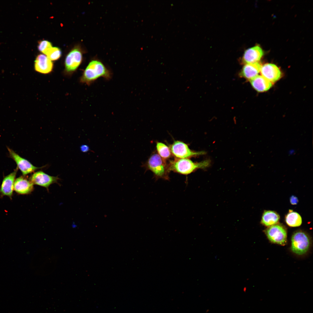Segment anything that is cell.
I'll use <instances>...</instances> for the list:
<instances>
[{"instance_id": "6da1fadb", "label": "cell", "mask_w": 313, "mask_h": 313, "mask_svg": "<svg viewBox=\"0 0 313 313\" xmlns=\"http://www.w3.org/2000/svg\"><path fill=\"white\" fill-rule=\"evenodd\" d=\"M210 164L209 160L195 163L188 159H176L170 161L168 165L170 171H172L180 174L187 175L198 168H205Z\"/></svg>"}, {"instance_id": "7a4b0ae2", "label": "cell", "mask_w": 313, "mask_h": 313, "mask_svg": "<svg viewBox=\"0 0 313 313\" xmlns=\"http://www.w3.org/2000/svg\"><path fill=\"white\" fill-rule=\"evenodd\" d=\"M110 76L109 72L101 62L92 60L88 64L81 78L83 83H89L100 77L106 78Z\"/></svg>"}, {"instance_id": "3957f363", "label": "cell", "mask_w": 313, "mask_h": 313, "mask_svg": "<svg viewBox=\"0 0 313 313\" xmlns=\"http://www.w3.org/2000/svg\"><path fill=\"white\" fill-rule=\"evenodd\" d=\"M146 166L153 172L156 179L169 180L170 171L168 165H167L164 159L158 154L154 153L150 156L147 162Z\"/></svg>"}, {"instance_id": "277c9868", "label": "cell", "mask_w": 313, "mask_h": 313, "mask_svg": "<svg viewBox=\"0 0 313 313\" xmlns=\"http://www.w3.org/2000/svg\"><path fill=\"white\" fill-rule=\"evenodd\" d=\"M291 249L294 253L303 255L308 251L310 241L307 235L304 232L298 231L293 235L291 239Z\"/></svg>"}, {"instance_id": "5b68a950", "label": "cell", "mask_w": 313, "mask_h": 313, "mask_svg": "<svg viewBox=\"0 0 313 313\" xmlns=\"http://www.w3.org/2000/svg\"><path fill=\"white\" fill-rule=\"evenodd\" d=\"M170 150L172 154L179 159H185L197 155H203L204 151L195 152L191 150L188 145L180 141H176L170 145Z\"/></svg>"}, {"instance_id": "8992f818", "label": "cell", "mask_w": 313, "mask_h": 313, "mask_svg": "<svg viewBox=\"0 0 313 313\" xmlns=\"http://www.w3.org/2000/svg\"><path fill=\"white\" fill-rule=\"evenodd\" d=\"M265 232L268 238L272 242L281 245L286 244L287 232L282 225H274L270 226L266 230Z\"/></svg>"}, {"instance_id": "52a82bcc", "label": "cell", "mask_w": 313, "mask_h": 313, "mask_svg": "<svg viewBox=\"0 0 313 313\" xmlns=\"http://www.w3.org/2000/svg\"><path fill=\"white\" fill-rule=\"evenodd\" d=\"M10 157L15 162L23 175H26L40 168L35 166L27 160L22 157L12 149L7 147Z\"/></svg>"}, {"instance_id": "ba28073f", "label": "cell", "mask_w": 313, "mask_h": 313, "mask_svg": "<svg viewBox=\"0 0 313 313\" xmlns=\"http://www.w3.org/2000/svg\"><path fill=\"white\" fill-rule=\"evenodd\" d=\"M59 178L49 175L42 171L34 172L30 177V180L34 185L45 187L48 189L52 184L57 183Z\"/></svg>"}, {"instance_id": "9c48e42d", "label": "cell", "mask_w": 313, "mask_h": 313, "mask_svg": "<svg viewBox=\"0 0 313 313\" xmlns=\"http://www.w3.org/2000/svg\"><path fill=\"white\" fill-rule=\"evenodd\" d=\"M82 55L79 49L72 50L67 55L65 61V68L68 72L75 71L81 63Z\"/></svg>"}, {"instance_id": "30bf717a", "label": "cell", "mask_w": 313, "mask_h": 313, "mask_svg": "<svg viewBox=\"0 0 313 313\" xmlns=\"http://www.w3.org/2000/svg\"><path fill=\"white\" fill-rule=\"evenodd\" d=\"M260 72L262 76L271 82L279 80L281 76V72L276 65L267 63L261 66Z\"/></svg>"}, {"instance_id": "8fae6325", "label": "cell", "mask_w": 313, "mask_h": 313, "mask_svg": "<svg viewBox=\"0 0 313 313\" xmlns=\"http://www.w3.org/2000/svg\"><path fill=\"white\" fill-rule=\"evenodd\" d=\"M263 55L262 48L256 46L246 50L242 58V63L247 64L258 62Z\"/></svg>"}, {"instance_id": "7c38bea8", "label": "cell", "mask_w": 313, "mask_h": 313, "mask_svg": "<svg viewBox=\"0 0 313 313\" xmlns=\"http://www.w3.org/2000/svg\"><path fill=\"white\" fill-rule=\"evenodd\" d=\"M18 168L3 178L0 188V192L3 195L11 198L13 194L14 184Z\"/></svg>"}, {"instance_id": "4fadbf2b", "label": "cell", "mask_w": 313, "mask_h": 313, "mask_svg": "<svg viewBox=\"0 0 313 313\" xmlns=\"http://www.w3.org/2000/svg\"><path fill=\"white\" fill-rule=\"evenodd\" d=\"M53 64L51 61L43 54H40L36 57L34 62V68L37 72L42 74L49 73L52 70Z\"/></svg>"}, {"instance_id": "5bb4252c", "label": "cell", "mask_w": 313, "mask_h": 313, "mask_svg": "<svg viewBox=\"0 0 313 313\" xmlns=\"http://www.w3.org/2000/svg\"><path fill=\"white\" fill-rule=\"evenodd\" d=\"M33 189V184L30 180H28L25 177H19L15 180L14 189L19 194H29L32 191Z\"/></svg>"}, {"instance_id": "9a60e30c", "label": "cell", "mask_w": 313, "mask_h": 313, "mask_svg": "<svg viewBox=\"0 0 313 313\" xmlns=\"http://www.w3.org/2000/svg\"><path fill=\"white\" fill-rule=\"evenodd\" d=\"M261 66L258 62L245 64L240 72L239 75L250 81L258 75Z\"/></svg>"}, {"instance_id": "2e32d148", "label": "cell", "mask_w": 313, "mask_h": 313, "mask_svg": "<svg viewBox=\"0 0 313 313\" xmlns=\"http://www.w3.org/2000/svg\"><path fill=\"white\" fill-rule=\"evenodd\" d=\"M253 88L258 92H261L268 90L272 86L271 82L263 76L257 75L250 80Z\"/></svg>"}, {"instance_id": "e0dca14e", "label": "cell", "mask_w": 313, "mask_h": 313, "mask_svg": "<svg viewBox=\"0 0 313 313\" xmlns=\"http://www.w3.org/2000/svg\"><path fill=\"white\" fill-rule=\"evenodd\" d=\"M279 219V215L275 212L271 210L265 211L262 215L261 223L266 226H270L277 223Z\"/></svg>"}, {"instance_id": "ac0fdd59", "label": "cell", "mask_w": 313, "mask_h": 313, "mask_svg": "<svg viewBox=\"0 0 313 313\" xmlns=\"http://www.w3.org/2000/svg\"><path fill=\"white\" fill-rule=\"evenodd\" d=\"M285 220L287 224L291 227L299 226L302 222V218L300 214L290 210L285 216Z\"/></svg>"}, {"instance_id": "d6986e66", "label": "cell", "mask_w": 313, "mask_h": 313, "mask_svg": "<svg viewBox=\"0 0 313 313\" xmlns=\"http://www.w3.org/2000/svg\"><path fill=\"white\" fill-rule=\"evenodd\" d=\"M156 148L159 155L164 159L170 158L171 152L170 148L164 143L157 142Z\"/></svg>"}, {"instance_id": "ffe728a7", "label": "cell", "mask_w": 313, "mask_h": 313, "mask_svg": "<svg viewBox=\"0 0 313 313\" xmlns=\"http://www.w3.org/2000/svg\"><path fill=\"white\" fill-rule=\"evenodd\" d=\"M61 50L57 47H52L47 52V57L51 60H56L61 56Z\"/></svg>"}, {"instance_id": "44dd1931", "label": "cell", "mask_w": 313, "mask_h": 313, "mask_svg": "<svg viewBox=\"0 0 313 313\" xmlns=\"http://www.w3.org/2000/svg\"><path fill=\"white\" fill-rule=\"evenodd\" d=\"M52 47V44L50 42L46 40H43L39 42L38 48L40 51L46 54Z\"/></svg>"}, {"instance_id": "7402d4cb", "label": "cell", "mask_w": 313, "mask_h": 313, "mask_svg": "<svg viewBox=\"0 0 313 313\" xmlns=\"http://www.w3.org/2000/svg\"><path fill=\"white\" fill-rule=\"evenodd\" d=\"M299 201L297 198L294 195L292 196L290 198V203L293 205H295L297 204Z\"/></svg>"}, {"instance_id": "603a6c76", "label": "cell", "mask_w": 313, "mask_h": 313, "mask_svg": "<svg viewBox=\"0 0 313 313\" xmlns=\"http://www.w3.org/2000/svg\"><path fill=\"white\" fill-rule=\"evenodd\" d=\"M80 149L81 151L84 152H87L90 150L89 146L85 145H82L80 147Z\"/></svg>"}, {"instance_id": "cb8c5ba5", "label": "cell", "mask_w": 313, "mask_h": 313, "mask_svg": "<svg viewBox=\"0 0 313 313\" xmlns=\"http://www.w3.org/2000/svg\"><path fill=\"white\" fill-rule=\"evenodd\" d=\"M209 309H207V310H206V311H205V312H206V313H208V312H209Z\"/></svg>"}]
</instances>
